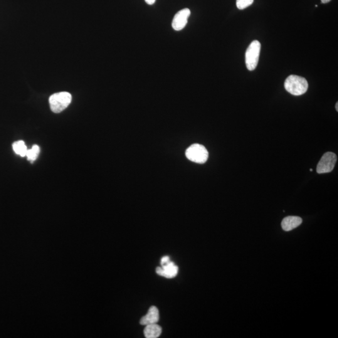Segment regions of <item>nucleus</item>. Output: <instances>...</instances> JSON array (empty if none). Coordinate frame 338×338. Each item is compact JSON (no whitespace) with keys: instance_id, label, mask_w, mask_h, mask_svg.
Masks as SVG:
<instances>
[{"instance_id":"nucleus-1","label":"nucleus","mask_w":338,"mask_h":338,"mask_svg":"<svg viewBox=\"0 0 338 338\" xmlns=\"http://www.w3.org/2000/svg\"><path fill=\"white\" fill-rule=\"evenodd\" d=\"M285 87L291 94L300 96L307 92L308 83L306 78L302 76L291 75L286 78Z\"/></svg>"},{"instance_id":"nucleus-2","label":"nucleus","mask_w":338,"mask_h":338,"mask_svg":"<svg viewBox=\"0 0 338 338\" xmlns=\"http://www.w3.org/2000/svg\"><path fill=\"white\" fill-rule=\"evenodd\" d=\"M72 97L70 93L62 92L56 93L49 98L51 111L58 113L62 112L70 104Z\"/></svg>"},{"instance_id":"nucleus-3","label":"nucleus","mask_w":338,"mask_h":338,"mask_svg":"<svg viewBox=\"0 0 338 338\" xmlns=\"http://www.w3.org/2000/svg\"><path fill=\"white\" fill-rule=\"evenodd\" d=\"M261 45L260 41H252L246 51V64L249 71L255 70L260 59Z\"/></svg>"},{"instance_id":"nucleus-4","label":"nucleus","mask_w":338,"mask_h":338,"mask_svg":"<svg viewBox=\"0 0 338 338\" xmlns=\"http://www.w3.org/2000/svg\"><path fill=\"white\" fill-rule=\"evenodd\" d=\"M186 155L187 159L192 162L204 164L208 159L209 153L203 145L195 144L187 149Z\"/></svg>"},{"instance_id":"nucleus-5","label":"nucleus","mask_w":338,"mask_h":338,"mask_svg":"<svg viewBox=\"0 0 338 338\" xmlns=\"http://www.w3.org/2000/svg\"><path fill=\"white\" fill-rule=\"evenodd\" d=\"M337 162V156L335 153H325L317 165L318 173L322 174L332 172L334 169Z\"/></svg>"},{"instance_id":"nucleus-6","label":"nucleus","mask_w":338,"mask_h":338,"mask_svg":"<svg viewBox=\"0 0 338 338\" xmlns=\"http://www.w3.org/2000/svg\"><path fill=\"white\" fill-rule=\"evenodd\" d=\"M191 13L189 8H184L177 12L172 22V26L174 30L181 31L186 27Z\"/></svg>"},{"instance_id":"nucleus-7","label":"nucleus","mask_w":338,"mask_h":338,"mask_svg":"<svg viewBox=\"0 0 338 338\" xmlns=\"http://www.w3.org/2000/svg\"><path fill=\"white\" fill-rule=\"evenodd\" d=\"M178 267L171 261H170L166 265L162 266V268L158 267L156 269V273L158 275L168 279L176 277L178 274Z\"/></svg>"},{"instance_id":"nucleus-8","label":"nucleus","mask_w":338,"mask_h":338,"mask_svg":"<svg viewBox=\"0 0 338 338\" xmlns=\"http://www.w3.org/2000/svg\"><path fill=\"white\" fill-rule=\"evenodd\" d=\"M159 320V312L154 306L149 308L147 314L140 320V325L146 326L148 325L154 324Z\"/></svg>"},{"instance_id":"nucleus-9","label":"nucleus","mask_w":338,"mask_h":338,"mask_svg":"<svg viewBox=\"0 0 338 338\" xmlns=\"http://www.w3.org/2000/svg\"><path fill=\"white\" fill-rule=\"evenodd\" d=\"M303 223L302 219L298 216H288L283 219L281 226L284 231H290L298 228Z\"/></svg>"},{"instance_id":"nucleus-10","label":"nucleus","mask_w":338,"mask_h":338,"mask_svg":"<svg viewBox=\"0 0 338 338\" xmlns=\"http://www.w3.org/2000/svg\"><path fill=\"white\" fill-rule=\"evenodd\" d=\"M144 333L145 338H157L160 337L162 333V328L157 323L148 325L145 327Z\"/></svg>"},{"instance_id":"nucleus-11","label":"nucleus","mask_w":338,"mask_h":338,"mask_svg":"<svg viewBox=\"0 0 338 338\" xmlns=\"http://www.w3.org/2000/svg\"><path fill=\"white\" fill-rule=\"evenodd\" d=\"M13 149L14 152L20 155L21 157L26 156L27 151H28L25 144L22 140L13 143Z\"/></svg>"},{"instance_id":"nucleus-12","label":"nucleus","mask_w":338,"mask_h":338,"mask_svg":"<svg viewBox=\"0 0 338 338\" xmlns=\"http://www.w3.org/2000/svg\"><path fill=\"white\" fill-rule=\"evenodd\" d=\"M39 153V147L37 145H33L31 149L28 150L26 156L29 161L33 162L38 157Z\"/></svg>"},{"instance_id":"nucleus-13","label":"nucleus","mask_w":338,"mask_h":338,"mask_svg":"<svg viewBox=\"0 0 338 338\" xmlns=\"http://www.w3.org/2000/svg\"><path fill=\"white\" fill-rule=\"evenodd\" d=\"M254 0H237L236 5L239 9H244L248 8L253 3Z\"/></svg>"},{"instance_id":"nucleus-14","label":"nucleus","mask_w":338,"mask_h":338,"mask_svg":"<svg viewBox=\"0 0 338 338\" xmlns=\"http://www.w3.org/2000/svg\"><path fill=\"white\" fill-rule=\"evenodd\" d=\"M170 262V258L169 256H164L161 260V265L164 266Z\"/></svg>"},{"instance_id":"nucleus-15","label":"nucleus","mask_w":338,"mask_h":338,"mask_svg":"<svg viewBox=\"0 0 338 338\" xmlns=\"http://www.w3.org/2000/svg\"><path fill=\"white\" fill-rule=\"evenodd\" d=\"M145 1L148 4H149V5H152L153 4L155 3L156 0H145Z\"/></svg>"},{"instance_id":"nucleus-16","label":"nucleus","mask_w":338,"mask_h":338,"mask_svg":"<svg viewBox=\"0 0 338 338\" xmlns=\"http://www.w3.org/2000/svg\"><path fill=\"white\" fill-rule=\"evenodd\" d=\"M321 1H322V3L326 4V3H329V2L332 1V0H321Z\"/></svg>"},{"instance_id":"nucleus-17","label":"nucleus","mask_w":338,"mask_h":338,"mask_svg":"<svg viewBox=\"0 0 338 338\" xmlns=\"http://www.w3.org/2000/svg\"><path fill=\"white\" fill-rule=\"evenodd\" d=\"M335 107H336V110H337V112H338V102L337 103H336Z\"/></svg>"},{"instance_id":"nucleus-18","label":"nucleus","mask_w":338,"mask_h":338,"mask_svg":"<svg viewBox=\"0 0 338 338\" xmlns=\"http://www.w3.org/2000/svg\"><path fill=\"white\" fill-rule=\"evenodd\" d=\"M310 171H311V172H312V171H313V169H310Z\"/></svg>"}]
</instances>
